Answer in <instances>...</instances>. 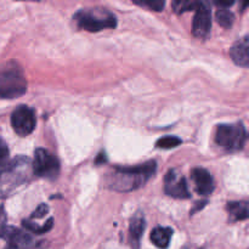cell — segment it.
Instances as JSON below:
<instances>
[{
  "label": "cell",
  "mask_w": 249,
  "mask_h": 249,
  "mask_svg": "<svg viewBox=\"0 0 249 249\" xmlns=\"http://www.w3.org/2000/svg\"><path fill=\"white\" fill-rule=\"evenodd\" d=\"M157 163L155 160L138 167L114 168L107 175V186L117 192H130L142 187L156 174Z\"/></svg>",
  "instance_id": "1"
},
{
  "label": "cell",
  "mask_w": 249,
  "mask_h": 249,
  "mask_svg": "<svg viewBox=\"0 0 249 249\" xmlns=\"http://www.w3.org/2000/svg\"><path fill=\"white\" fill-rule=\"evenodd\" d=\"M32 177L31 160L24 156L14 158L0 172V199L11 196L17 189L29 182Z\"/></svg>",
  "instance_id": "2"
},
{
  "label": "cell",
  "mask_w": 249,
  "mask_h": 249,
  "mask_svg": "<svg viewBox=\"0 0 249 249\" xmlns=\"http://www.w3.org/2000/svg\"><path fill=\"white\" fill-rule=\"evenodd\" d=\"M26 91V75L18 63L10 61L0 66V99H16Z\"/></svg>",
  "instance_id": "3"
},
{
  "label": "cell",
  "mask_w": 249,
  "mask_h": 249,
  "mask_svg": "<svg viewBox=\"0 0 249 249\" xmlns=\"http://www.w3.org/2000/svg\"><path fill=\"white\" fill-rule=\"evenodd\" d=\"M78 28L88 32H100L106 28H116L117 18L105 9H82L73 16Z\"/></svg>",
  "instance_id": "4"
},
{
  "label": "cell",
  "mask_w": 249,
  "mask_h": 249,
  "mask_svg": "<svg viewBox=\"0 0 249 249\" xmlns=\"http://www.w3.org/2000/svg\"><path fill=\"white\" fill-rule=\"evenodd\" d=\"M215 141L224 150L229 152H237L245 147L247 130L242 123L221 124L216 129Z\"/></svg>",
  "instance_id": "5"
},
{
  "label": "cell",
  "mask_w": 249,
  "mask_h": 249,
  "mask_svg": "<svg viewBox=\"0 0 249 249\" xmlns=\"http://www.w3.org/2000/svg\"><path fill=\"white\" fill-rule=\"evenodd\" d=\"M33 175L44 179L53 180L60 173V162L57 157L45 148H38L34 152V160L32 162Z\"/></svg>",
  "instance_id": "6"
},
{
  "label": "cell",
  "mask_w": 249,
  "mask_h": 249,
  "mask_svg": "<svg viewBox=\"0 0 249 249\" xmlns=\"http://www.w3.org/2000/svg\"><path fill=\"white\" fill-rule=\"evenodd\" d=\"M11 125L15 133L19 136H27L33 133L36 128V116L33 109L24 105L17 107L11 114Z\"/></svg>",
  "instance_id": "7"
},
{
  "label": "cell",
  "mask_w": 249,
  "mask_h": 249,
  "mask_svg": "<svg viewBox=\"0 0 249 249\" xmlns=\"http://www.w3.org/2000/svg\"><path fill=\"white\" fill-rule=\"evenodd\" d=\"M164 191L168 196L177 199H187L191 197L186 179L178 169H170L165 174Z\"/></svg>",
  "instance_id": "8"
},
{
  "label": "cell",
  "mask_w": 249,
  "mask_h": 249,
  "mask_svg": "<svg viewBox=\"0 0 249 249\" xmlns=\"http://www.w3.org/2000/svg\"><path fill=\"white\" fill-rule=\"evenodd\" d=\"M212 12L211 6L207 1H198L196 7L194 22H192V34L198 39H206L211 33Z\"/></svg>",
  "instance_id": "9"
},
{
  "label": "cell",
  "mask_w": 249,
  "mask_h": 249,
  "mask_svg": "<svg viewBox=\"0 0 249 249\" xmlns=\"http://www.w3.org/2000/svg\"><path fill=\"white\" fill-rule=\"evenodd\" d=\"M7 240L6 249H38V243L26 231L15 228H7L4 236Z\"/></svg>",
  "instance_id": "10"
},
{
  "label": "cell",
  "mask_w": 249,
  "mask_h": 249,
  "mask_svg": "<svg viewBox=\"0 0 249 249\" xmlns=\"http://www.w3.org/2000/svg\"><path fill=\"white\" fill-rule=\"evenodd\" d=\"M191 179L195 184L197 194L201 196H209L215 189L213 175L203 168H195L191 172Z\"/></svg>",
  "instance_id": "11"
},
{
  "label": "cell",
  "mask_w": 249,
  "mask_h": 249,
  "mask_svg": "<svg viewBox=\"0 0 249 249\" xmlns=\"http://www.w3.org/2000/svg\"><path fill=\"white\" fill-rule=\"evenodd\" d=\"M145 228V216H143V214L141 213V212H138V213L131 218L130 225H129V243H130L131 249L140 248L141 238H142Z\"/></svg>",
  "instance_id": "12"
},
{
  "label": "cell",
  "mask_w": 249,
  "mask_h": 249,
  "mask_svg": "<svg viewBox=\"0 0 249 249\" xmlns=\"http://www.w3.org/2000/svg\"><path fill=\"white\" fill-rule=\"evenodd\" d=\"M230 56L236 65L241 67H248L249 65V38L246 36L245 38L236 41L230 49Z\"/></svg>",
  "instance_id": "13"
},
{
  "label": "cell",
  "mask_w": 249,
  "mask_h": 249,
  "mask_svg": "<svg viewBox=\"0 0 249 249\" xmlns=\"http://www.w3.org/2000/svg\"><path fill=\"white\" fill-rule=\"evenodd\" d=\"M173 237V229L164 228V226H158L153 229L151 232V241L156 247L160 249H165L169 246L170 240Z\"/></svg>",
  "instance_id": "14"
},
{
  "label": "cell",
  "mask_w": 249,
  "mask_h": 249,
  "mask_svg": "<svg viewBox=\"0 0 249 249\" xmlns=\"http://www.w3.org/2000/svg\"><path fill=\"white\" fill-rule=\"evenodd\" d=\"M229 219L230 221H242L248 218V203L246 201L241 202H229L228 207Z\"/></svg>",
  "instance_id": "15"
},
{
  "label": "cell",
  "mask_w": 249,
  "mask_h": 249,
  "mask_svg": "<svg viewBox=\"0 0 249 249\" xmlns=\"http://www.w3.org/2000/svg\"><path fill=\"white\" fill-rule=\"evenodd\" d=\"M216 21L224 28H230L233 24V19H235V16H233L232 12L229 9H220L219 7L218 11L215 14Z\"/></svg>",
  "instance_id": "16"
},
{
  "label": "cell",
  "mask_w": 249,
  "mask_h": 249,
  "mask_svg": "<svg viewBox=\"0 0 249 249\" xmlns=\"http://www.w3.org/2000/svg\"><path fill=\"white\" fill-rule=\"evenodd\" d=\"M23 226L27 229L28 231L31 232L36 233V235H41V233H45L53 228V219H49L48 223L43 226H39L36 224H34L33 221H29V220H23Z\"/></svg>",
  "instance_id": "17"
},
{
  "label": "cell",
  "mask_w": 249,
  "mask_h": 249,
  "mask_svg": "<svg viewBox=\"0 0 249 249\" xmlns=\"http://www.w3.org/2000/svg\"><path fill=\"white\" fill-rule=\"evenodd\" d=\"M181 143V139L177 138V136H164V138L160 139L156 142V147L163 148V150H169V148H174Z\"/></svg>",
  "instance_id": "18"
},
{
  "label": "cell",
  "mask_w": 249,
  "mask_h": 249,
  "mask_svg": "<svg viewBox=\"0 0 249 249\" xmlns=\"http://www.w3.org/2000/svg\"><path fill=\"white\" fill-rule=\"evenodd\" d=\"M134 4L138 5V6L147 7V9L153 10V11H162L164 9L165 2L163 0H141V1L134 0Z\"/></svg>",
  "instance_id": "19"
},
{
  "label": "cell",
  "mask_w": 249,
  "mask_h": 249,
  "mask_svg": "<svg viewBox=\"0 0 249 249\" xmlns=\"http://www.w3.org/2000/svg\"><path fill=\"white\" fill-rule=\"evenodd\" d=\"M198 1H174L173 2V9L177 14H184L186 11H191V10H196Z\"/></svg>",
  "instance_id": "20"
},
{
  "label": "cell",
  "mask_w": 249,
  "mask_h": 249,
  "mask_svg": "<svg viewBox=\"0 0 249 249\" xmlns=\"http://www.w3.org/2000/svg\"><path fill=\"white\" fill-rule=\"evenodd\" d=\"M9 147H7L6 142L0 138V168H4L7 164L9 160Z\"/></svg>",
  "instance_id": "21"
},
{
  "label": "cell",
  "mask_w": 249,
  "mask_h": 249,
  "mask_svg": "<svg viewBox=\"0 0 249 249\" xmlns=\"http://www.w3.org/2000/svg\"><path fill=\"white\" fill-rule=\"evenodd\" d=\"M6 213H5L4 208L0 207V238H4L5 233H6L7 225H6Z\"/></svg>",
  "instance_id": "22"
},
{
  "label": "cell",
  "mask_w": 249,
  "mask_h": 249,
  "mask_svg": "<svg viewBox=\"0 0 249 249\" xmlns=\"http://www.w3.org/2000/svg\"><path fill=\"white\" fill-rule=\"evenodd\" d=\"M48 212H49V207L46 206V204H41V206H39L38 208H36V211L32 214L31 219L32 220H34V219L44 218V216L48 214Z\"/></svg>",
  "instance_id": "23"
}]
</instances>
